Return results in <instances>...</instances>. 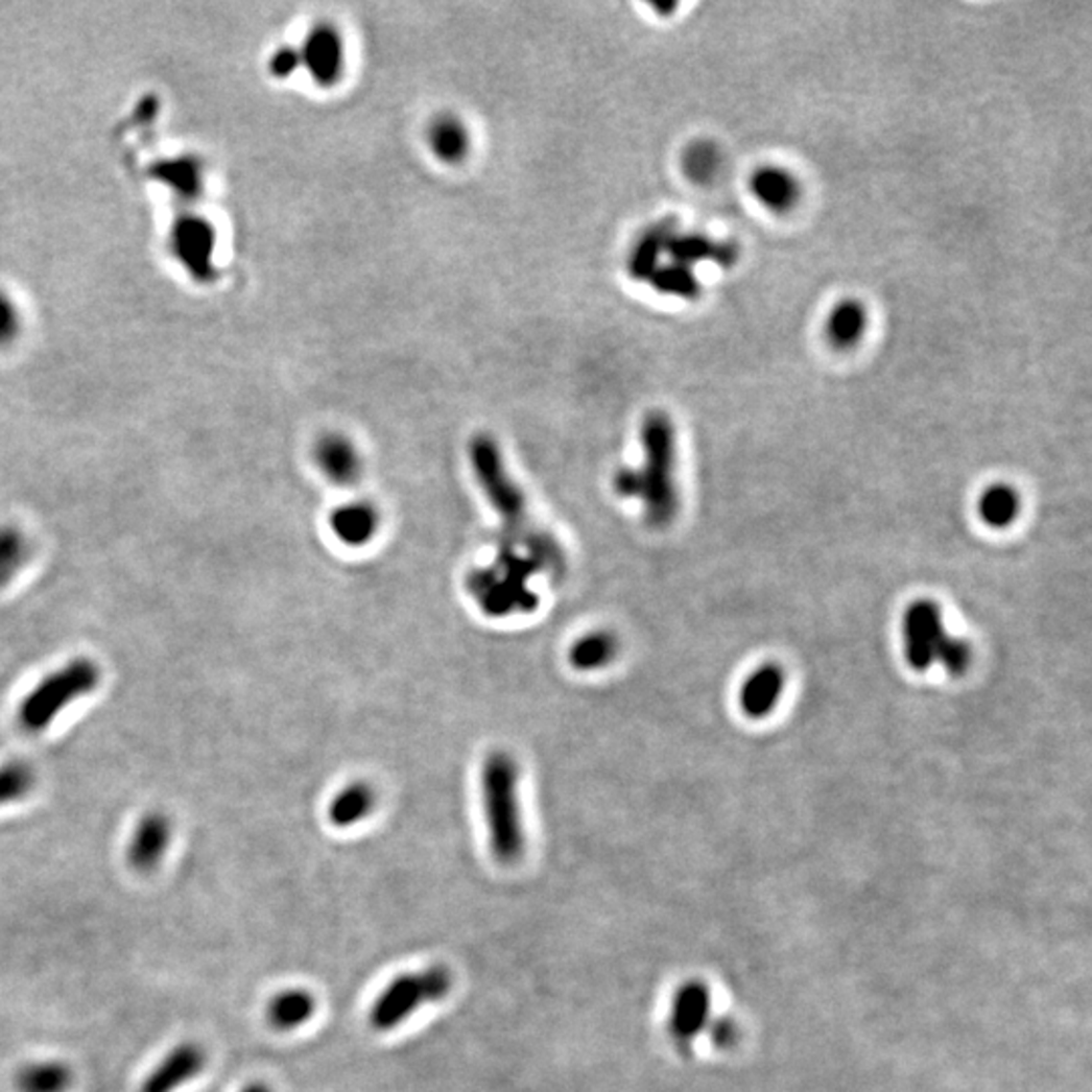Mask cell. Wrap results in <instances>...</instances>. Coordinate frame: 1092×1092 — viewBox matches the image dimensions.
<instances>
[{
    "mask_svg": "<svg viewBox=\"0 0 1092 1092\" xmlns=\"http://www.w3.org/2000/svg\"><path fill=\"white\" fill-rule=\"evenodd\" d=\"M375 805L377 791L364 781H354L334 796L328 805V820L334 828H353L373 813Z\"/></svg>",
    "mask_w": 1092,
    "mask_h": 1092,
    "instance_id": "cell-20",
    "label": "cell"
},
{
    "mask_svg": "<svg viewBox=\"0 0 1092 1092\" xmlns=\"http://www.w3.org/2000/svg\"><path fill=\"white\" fill-rule=\"evenodd\" d=\"M241 1092H271L265 1085H250L247 1089H243Z\"/></svg>",
    "mask_w": 1092,
    "mask_h": 1092,
    "instance_id": "cell-32",
    "label": "cell"
},
{
    "mask_svg": "<svg viewBox=\"0 0 1092 1092\" xmlns=\"http://www.w3.org/2000/svg\"><path fill=\"white\" fill-rule=\"evenodd\" d=\"M468 457L483 496L504 524L500 539L520 548H530L537 541H543L548 532L532 522L526 496L508 472L498 442L488 433L474 435L468 446Z\"/></svg>",
    "mask_w": 1092,
    "mask_h": 1092,
    "instance_id": "cell-2",
    "label": "cell"
},
{
    "mask_svg": "<svg viewBox=\"0 0 1092 1092\" xmlns=\"http://www.w3.org/2000/svg\"><path fill=\"white\" fill-rule=\"evenodd\" d=\"M453 975L448 967L435 965L419 973H407L386 986L385 992L377 997L371 1007L369 1022L377 1031L401 1026L421 1005L442 1001L450 996Z\"/></svg>",
    "mask_w": 1092,
    "mask_h": 1092,
    "instance_id": "cell-6",
    "label": "cell"
},
{
    "mask_svg": "<svg viewBox=\"0 0 1092 1092\" xmlns=\"http://www.w3.org/2000/svg\"><path fill=\"white\" fill-rule=\"evenodd\" d=\"M23 332V312L17 300L0 288V349H10Z\"/></svg>",
    "mask_w": 1092,
    "mask_h": 1092,
    "instance_id": "cell-29",
    "label": "cell"
},
{
    "mask_svg": "<svg viewBox=\"0 0 1092 1092\" xmlns=\"http://www.w3.org/2000/svg\"><path fill=\"white\" fill-rule=\"evenodd\" d=\"M647 284L656 289L658 293L674 295V298H682V300H696L701 295V291H703L701 280L696 278L694 269L688 267V265H682V263H674V261L662 263L651 274Z\"/></svg>",
    "mask_w": 1092,
    "mask_h": 1092,
    "instance_id": "cell-25",
    "label": "cell"
},
{
    "mask_svg": "<svg viewBox=\"0 0 1092 1092\" xmlns=\"http://www.w3.org/2000/svg\"><path fill=\"white\" fill-rule=\"evenodd\" d=\"M642 448V468H619L613 476V490L625 500H640L645 522L654 528H664L680 508L675 429L666 413L654 411L643 419Z\"/></svg>",
    "mask_w": 1092,
    "mask_h": 1092,
    "instance_id": "cell-1",
    "label": "cell"
},
{
    "mask_svg": "<svg viewBox=\"0 0 1092 1092\" xmlns=\"http://www.w3.org/2000/svg\"><path fill=\"white\" fill-rule=\"evenodd\" d=\"M654 8H656L658 13H664V10H670V13H672L675 8V4H656Z\"/></svg>",
    "mask_w": 1092,
    "mask_h": 1092,
    "instance_id": "cell-33",
    "label": "cell"
},
{
    "mask_svg": "<svg viewBox=\"0 0 1092 1092\" xmlns=\"http://www.w3.org/2000/svg\"><path fill=\"white\" fill-rule=\"evenodd\" d=\"M314 461L328 482L340 488L353 485L362 474V457L353 440L342 433H324L314 444Z\"/></svg>",
    "mask_w": 1092,
    "mask_h": 1092,
    "instance_id": "cell-13",
    "label": "cell"
},
{
    "mask_svg": "<svg viewBox=\"0 0 1092 1092\" xmlns=\"http://www.w3.org/2000/svg\"><path fill=\"white\" fill-rule=\"evenodd\" d=\"M31 556L25 532L13 524H0V589L10 585Z\"/></svg>",
    "mask_w": 1092,
    "mask_h": 1092,
    "instance_id": "cell-26",
    "label": "cell"
},
{
    "mask_svg": "<svg viewBox=\"0 0 1092 1092\" xmlns=\"http://www.w3.org/2000/svg\"><path fill=\"white\" fill-rule=\"evenodd\" d=\"M316 1012V1001L304 990H288L274 997L267 1005V1022L278 1031H291L304 1026Z\"/></svg>",
    "mask_w": 1092,
    "mask_h": 1092,
    "instance_id": "cell-23",
    "label": "cell"
},
{
    "mask_svg": "<svg viewBox=\"0 0 1092 1092\" xmlns=\"http://www.w3.org/2000/svg\"><path fill=\"white\" fill-rule=\"evenodd\" d=\"M749 193L767 211L783 215L793 211L802 200V183L785 166L765 164L755 168L749 179Z\"/></svg>",
    "mask_w": 1092,
    "mask_h": 1092,
    "instance_id": "cell-11",
    "label": "cell"
},
{
    "mask_svg": "<svg viewBox=\"0 0 1092 1092\" xmlns=\"http://www.w3.org/2000/svg\"><path fill=\"white\" fill-rule=\"evenodd\" d=\"M19 1092H67L73 1087V1070L60 1061L31 1062L15 1076Z\"/></svg>",
    "mask_w": 1092,
    "mask_h": 1092,
    "instance_id": "cell-22",
    "label": "cell"
},
{
    "mask_svg": "<svg viewBox=\"0 0 1092 1092\" xmlns=\"http://www.w3.org/2000/svg\"><path fill=\"white\" fill-rule=\"evenodd\" d=\"M330 528L342 545H369L381 528V515L371 500H353L330 515Z\"/></svg>",
    "mask_w": 1092,
    "mask_h": 1092,
    "instance_id": "cell-15",
    "label": "cell"
},
{
    "mask_svg": "<svg viewBox=\"0 0 1092 1092\" xmlns=\"http://www.w3.org/2000/svg\"><path fill=\"white\" fill-rule=\"evenodd\" d=\"M868 332V308L858 298H844L830 308L824 334L835 351L856 349Z\"/></svg>",
    "mask_w": 1092,
    "mask_h": 1092,
    "instance_id": "cell-16",
    "label": "cell"
},
{
    "mask_svg": "<svg viewBox=\"0 0 1092 1092\" xmlns=\"http://www.w3.org/2000/svg\"><path fill=\"white\" fill-rule=\"evenodd\" d=\"M101 672L94 660L75 658L64 668L45 675L19 707V722L27 733H43L75 701L92 694Z\"/></svg>",
    "mask_w": 1092,
    "mask_h": 1092,
    "instance_id": "cell-5",
    "label": "cell"
},
{
    "mask_svg": "<svg viewBox=\"0 0 1092 1092\" xmlns=\"http://www.w3.org/2000/svg\"><path fill=\"white\" fill-rule=\"evenodd\" d=\"M207 1066V1052L194 1044L183 1042L162 1059L150 1074L142 1081L138 1092H176L196 1078Z\"/></svg>",
    "mask_w": 1092,
    "mask_h": 1092,
    "instance_id": "cell-10",
    "label": "cell"
},
{
    "mask_svg": "<svg viewBox=\"0 0 1092 1092\" xmlns=\"http://www.w3.org/2000/svg\"><path fill=\"white\" fill-rule=\"evenodd\" d=\"M482 805L488 844L500 864L513 867L524 854L520 769L506 751L488 755L482 767Z\"/></svg>",
    "mask_w": 1092,
    "mask_h": 1092,
    "instance_id": "cell-3",
    "label": "cell"
},
{
    "mask_svg": "<svg viewBox=\"0 0 1092 1092\" xmlns=\"http://www.w3.org/2000/svg\"><path fill=\"white\" fill-rule=\"evenodd\" d=\"M302 67L308 69L312 81L318 88H334L340 84L345 75V41L336 25L332 23H318L314 25L302 49Z\"/></svg>",
    "mask_w": 1092,
    "mask_h": 1092,
    "instance_id": "cell-8",
    "label": "cell"
},
{
    "mask_svg": "<svg viewBox=\"0 0 1092 1092\" xmlns=\"http://www.w3.org/2000/svg\"><path fill=\"white\" fill-rule=\"evenodd\" d=\"M34 787V771L31 765L10 761L0 765V807L25 800Z\"/></svg>",
    "mask_w": 1092,
    "mask_h": 1092,
    "instance_id": "cell-28",
    "label": "cell"
},
{
    "mask_svg": "<svg viewBox=\"0 0 1092 1092\" xmlns=\"http://www.w3.org/2000/svg\"><path fill=\"white\" fill-rule=\"evenodd\" d=\"M675 231V219H664L640 233L627 258V269L634 280L647 282L651 278V274L662 265V258L666 256L668 243Z\"/></svg>",
    "mask_w": 1092,
    "mask_h": 1092,
    "instance_id": "cell-17",
    "label": "cell"
},
{
    "mask_svg": "<svg viewBox=\"0 0 1092 1092\" xmlns=\"http://www.w3.org/2000/svg\"><path fill=\"white\" fill-rule=\"evenodd\" d=\"M537 575L543 573L535 561L518 546L500 539L496 556L488 565L470 571L466 587L485 615L513 617L537 610L539 595L530 585Z\"/></svg>",
    "mask_w": 1092,
    "mask_h": 1092,
    "instance_id": "cell-4",
    "label": "cell"
},
{
    "mask_svg": "<svg viewBox=\"0 0 1092 1092\" xmlns=\"http://www.w3.org/2000/svg\"><path fill=\"white\" fill-rule=\"evenodd\" d=\"M934 662H939L951 675H964L971 666V645L959 638L947 636L939 645Z\"/></svg>",
    "mask_w": 1092,
    "mask_h": 1092,
    "instance_id": "cell-30",
    "label": "cell"
},
{
    "mask_svg": "<svg viewBox=\"0 0 1092 1092\" xmlns=\"http://www.w3.org/2000/svg\"><path fill=\"white\" fill-rule=\"evenodd\" d=\"M300 67H302V57H300V49H295V47H280L269 60L271 75L280 77V79H286Z\"/></svg>",
    "mask_w": 1092,
    "mask_h": 1092,
    "instance_id": "cell-31",
    "label": "cell"
},
{
    "mask_svg": "<svg viewBox=\"0 0 1092 1092\" xmlns=\"http://www.w3.org/2000/svg\"><path fill=\"white\" fill-rule=\"evenodd\" d=\"M682 170L688 181L708 185L720 170V150L710 140H696L686 146L682 155Z\"/></svg>",
    "mask_w": 1092,
    "mask_h": 1092,
    "instance_id": "cell-27",
    "label": "cell"
},
{
    "mask_svg": "<svg viewBox=\"0 0 1092 1092\" xmlns=\"http://www.w3.org/2000/svg\"><path fill=\"white\" fill-rule=\"evenodd\" d=\"M666 256L674 263L694 269L696 263L712 261L718 267H733L739 261V245L735 241H716L703 233L675 231L668 243Z\"/></svg>",
    "mask_w": 1092,
    "mask_h": 1092,
    "instance_id": "cell-14",
    "label": "cell"
},
{
    "mask_svg": "<svg viewBox=\"0 0 1092 1092\" xmlns=\"http://www.w3.org/2000/svg\"><path fill=\"white\" fill-rule=\"evenodd\" d=\"M1020 513V496L1007 483L990 485L979 498V516L992 528L1010 526Z\"/></svg>",
    "mask_w": 1092,
    "mask_h": 1092,
    "instance_id": "cell-24",
    "label": "cell"
},
{
    "mask_svg": "<svg viewBox=\"0 0 1092 1092\" xmlns=\"http://www.w3.org/2000/svg\"><path fill=\"white\" fill-rule=\"evenodd\" d=\"M172 839V822L161 813L152 811L144 815L129 837L128 864L140 874H148L161 867L162 858Z\"/></svg>",
    "mask_w": 1092,
    "mask_h": 1092,
    "instance_id": "cell-12",
    "label": "cell"
},
{
    "mask_svg": "<svg viewBox=\"0 0 1092 1092\" xmlns=\"http://www.w3.org/2000/svg\"><path fill=\"white\" fill-rule=\"evenodd\" d=\"M427 146L437 161L455 166L468 159L472 138L457 116L440 114L427 128Z\"/></svg>",
    "mask_w": 1092,
    "mask_h": 1092,
    "instance_id": "cell-18",
    "label": "cell"
},
{
    "mask_svg": "<svg viewBox=\"0 0 1092 1092\" xmlns=\"http://www.w3.org/2000/svg\"><path fill=\"white\" fill-rule=\"evenodd\" d=\"M710 1016V994L701 981L684 983L674 996L668 1031L675 1046L686 1052L692 1048Z\"/></svg>",
    "mask_w": 1092,
    "mask_h": 1092,
    "instance_id": "cell-9",
    "label": "cell"
},
{
    "mask_svg": "<svg viewBox=\"0 0 1092 1092\" xmlns=\"http://www.w3.org/2000/svg\"><path fill=\"white\" fill-rule=\"evenodd\" d=\"M785 686V674L779 666L765 664L757 672L746 678L740 690V708L751 718H763L771 714L779 703V696Z\"/></svg>",
    "mask_w": 1092,
    "mask_h": 1092,
    "instance_id": "cell-19",
    "label": "cell"
},
{
    "mask_svg": "<svg viewBox=\"0 0 1092 1092\" xmlns=\"http://www.w3.org/2000/svg\"><path fill=\"white\" fill-rule=\"evenodd\" d=\"M619 651L615 634L608 630H593L580 636L569 647V664L578 672H597L608 668Z\"/></svg>",
    "mask_w": 1092,
    "mask_h": 1092,
    "instance_id": "cell-21",
    "label": "cell"
},
{
    "mask_svg": "<svg viewBox=\"0 0 1092 1092\" xmlns=\"http://www.w3.org/2000/svg\"><path fill=\"white\" fill-rule=\"evenodd\" d=\"M904 630V656L908 666L915 672L929 670L934 660L939 645L947 638V632L941 623V610L936 603L929 599L915 601L902 621Z\"/></svg>",
    "mask_w": 1092,
    "mask_h": 1092,
    "instance_id": "cell-7",
    "label": "cell"
}]
</instances>
